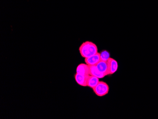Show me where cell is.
Listing matches in <instances>:
<instances>
[{
  "label": "cell",
  "mask_w": 158,
  "mask_h": 119,
  "mask_svg": "<svg viewBox=\"0 0 158 119\" xmlns=\"http://www.w3.org/2000/svg\"><path fill=\"white\" fill-rule=\"evenodd\" d=\"M79 52L82 57L89 58L98 53L97 46L93 42L86 41L81 45L79 49Z\"/></svg>",
  "instance_id": "obj_1"
},
{
  "label": "cell",
  "mask_w": 158,
  "mask_h": 119,
  "mask_svg": "<svg viewBox=\"0 0 158 119\" xmlns=\"http://www.w3.org/2000/svg\"><path fill=\"white\" fill-rule=\"evenodd\" d=\"M93 92L98 96L102 97L108 94L110 90L109 85L103 81H99L93 88Z\"/></svg>",
  "instance_id": "obj_2"
},
{
  "label": "cell",
  "mask_w": 158,
  "mask_h": 119,
  "mask_svg": "<svg viewBox=\"0 0 158 119\" xmlns=\"http://www.w3.org/2000/svg\"><path fill=\"white\" fill-rule=\"evenodd\" d=\"M109 75L113 74L118 70V63L115 59L110 57L107 61Z\"/></svg>",
  "instance_id": "obj_3"
},
{
  "label": "cell",
  "mask_w": 158,
  "mask_h": 119,
  "mask_svg": "<svg viewBox=\"0 0 158 119\" xmlns=\"http://www.w3.org/2000/svg\"><path fill=\"white\" fill-rule=\"evenodd\" d=\"M89 75H83L76 73L74 75V79L77 83L82 87H87V82Z\"/></svg>",
  "instance_id": "obj_4"
},
{
  "label": "cell",
  "mask_w": 158,
  "mask_h": 119,
  "mask_svg": "<svg viewBox=\"0 0 158 119\" xmlns=\"http://www.w3.org/2000/svg\"><path fill=\"white\" fill-rule=\"evenodd\" d=\"M101 61L102 59L100 57V53L98 52L89 58H85V63L88 65L89 66L97 65Z\"/></svg>",
  "instance_id": "obj_5"
},
{
  "label": "cell",
  "mask_w": 158,
  "mask_h": 119,
  "mask_svg": "<svg viewBox=\"0 0 158 119\" xmlns=\"http://www.w3.org/2000/svg\"><path fill=\"white\" fill-rule=\"evenodd\" d=\"M89 66L87 64H80L76 68V73L83 75H89Z\"/></svg>",
  "instance_id": "obj_6"
},
{
  "label": "cell",
  "mask_w": 158,
  "mask_h": 119,
  "mask_svg": "<svg viewBox=\"0 0 158 119\" xmlns=\"http://www.w3.org/2000/svg\"><path fill=\"white\" fill-rule=\"evenodd\" d=\"M89 69H90L89 75L96 76L98 79H102V78H104L105 76H106L105 74L98 70V69L96 65L89 66Z\"/></svg>",
  "instance_id": "obj_7"
},
{
  "label": "cell",
  "mask_w": 158,
  "mask_h": 119,
  "mask_svg": "<svg viewBox=\"0 0 158 119\" xmlns=\"http://www.w3.org/2000/svg\"><path fill=\"white\" fill-rule=\"evenodd\" d=\"M96 66L99 71L105 74L106 76L109 75L107 61H101Z\"/></svg>",
  "instance_id": "obj_8"
},
{
  "label": "cell",
  "mask_w": 158,
  "mask_h": 119,
  "mask_svg": "<svg viewBox=\"0 0 158 119\" xmlns=\"http://www.w3.org/2000/svg\"><path fill=\"white\" fill-rule=\"evenodd\" d=\"M99 79L96 76L93 75H89V76L87 82V87L93 88L97 86L98 83L99 82Z\"/></svg>",
  "instance_id": "obj_9"
},
{
  "label": "cell",
  "mask_w": 158,
  "mask_h": 119,
  "mask_svg": "<svg viewBox=\"0 0 158 119\" xmlns=\"http://www.w3.org/2000/svg\"><path fill=\"white\" fill-rule=\"evenodd\" d=\"M100 55L102 61H107L110 57V53L106 50H103L101 53H100Z\"/></svg>",
  "instance_id": "obj_10"
}]
</instances>
